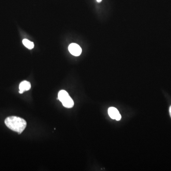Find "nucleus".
<instances>
[{"label":"nucleus","mask_w":171,"mask_h":171,"mask_svg":"<svg viewBox=\"0 0 171 171\" xmlns=\"http://www.w3.org/2000/svg\"><path fill=\"white\" fill-rule=\"evenodd\" d=\"M5 125L10 129L20 134L27 126L26 121L23 118L16 116H11L5 119Z\"/></svg>","instance_id":"obj_1"},{"label":"nucleus","mask_w":171,"mask_h":171,"mask_svg":"<svg viewBox=\"0 0 171 171\" xmlns=\"http://www.w3.org/2000/svg\"><path fill=\"white\" fill-rule=\"evenodd\" d=\"M58 100H59L64 107L72 108L74 106V101L67 91L61 90L59 92Z\"/></svg>","instance_id":"obj_2"},{"label":"nucleus","mask_w":171,"mask_h":171,"mask_svg":"<svg viewBox=\"0 0 171 171\" xmlns=\"http://www.w3.org/2000/svg\"><path fill=\"white\" fill-rule=\"evenodd\" d=\"M68 48L70 53L73 56H79L82 53L81 47L78 44L74 43L71 44L69 45Z\"/></svg>","instance_id":"obj_3"},{"label":"nucleus","mask_w":171,"mask_h":171,"mask_svg":"<svg viewBox=\"0 0 171 171\" xmlns=\"http://www.w3.org/2000/svg\"><path fill=\"white\" fill-rule=\"evenodd\" d=\"M108 113L109 117L112 119L119 121L121 119V116L118 110L114 107H110L108 108Z\"/></svg>","instance_id":"obj_4"},{"label":"nucleus","mask_w":171,"mask_h":171,"mask_svg":"<svg viewBox=\"0 0 171 171\" xmlns=\"http://www.w3.org/2000/svg\"><path fill=\"white\" fill-rule=\"evenodd\" d=\"M31 88V84L30 82L27 81H23L19 85V93L22 94L24 91H28Z\"/></svg>","instance_id":"obj_5"},{"label":"nucleus","mask_w":171,"mask_h":171,"mask_svg":"<svg viewBox=\"0 0 171 171\" xmlns=\"http://www.w3.org/2000/svg\"><path fill=\"white\" fill-rule=\"evenodd\" d=\"M22 43H23V45L28 49H31L34 48V43L33 42H31L28 39H23Z\"/></svg>","instance_id":"obj_6"},{"label":"nucleus","mask_w":171,"mask_h":171,"mask_svg":"<svg viewBox=\"0 0 171 171\" xmlns=\"http://www.w3.org/2000/svg\"><path fill=\"white\" fill-rule=\"evenodd\" d=\"M169 113H170V116L171 117V105L170 106V108H169Z\"/></svg>","instance_id":"obj_7"},{"label":"nucleus","mask_w":171,"mask_h":171,"mask_svg":"<svg viewBox=\"0 0 171 171\" xmlns=\"http://www.w3.org/2000/svg\"><path fill=\"white\" fill-rule=\"evenodd\" d=\"M97 1L98 2V3H100L102 1V0H97Z\"/></svg>","instance_id":"obj_8"}]
</instances>
